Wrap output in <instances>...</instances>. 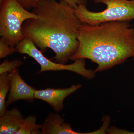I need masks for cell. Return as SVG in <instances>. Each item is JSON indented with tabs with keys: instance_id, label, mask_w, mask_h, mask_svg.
Masks as SVG:
<instances>
[{
	"instance_id": "cell-1",
	"label": "cell",
	"mask_w": 134,
	"mask_h": 134,
	"mask_svg": "<svg viewBox=\"0 0 134 134\" xmlns=\"http://www.w3.org/2000/svg\"><path fill=\"white\" fill-rule=\"evenodd\" d=\"M33 12L37 18L25 21L22 31L42 52L50 48L55 54L52 59L61 64L70 60L78 48V31L82 23L75 9L63 0H41Z\"/></svg>"
},
{
	"instance_id": "cell-2",
	"label": "cell",
	"mask_w": 134,
	"mask_h": 134,
	"mask_svg": "<svg viewBox=\"0 0 134 134\" xmlns=\"http://www.w3.org/2000/svg\"><path fill=\"white\" fill-rule=\"evenodd\" d=\"M79 45L70 60L87 59L98 65L95 73L107 70L134 57V27L127 21L91 25L82 23Z\"/></svg>"
},
{
	"instance_id": "cell-3",
	"label": "cell",
	"mask_w": 134,
	"mask_h": 134,
	"mask_svg": "<svg viewBox=\"0 0 134 134\" xmlns=\"http://www.w3.org/2000/svg\"><path fill=\"white\" fill-rule=\"evenodd\" d=\"M0 8V35L9 45L15 47L25 38L22 31L24 23L37 16L24 8L17 0H6Z\"/></svg>"
},
{
	"instance_id": "cell-4",
	"label": "cell",
	"mask_w": 134,
	"mask_h": 134,
	"mask_svg": "<svg viewBox=\"0 0 134 134\" xmlns=\"http://www.w3.org/2000/svg\"><path fill=\"white\" fill-rule=\"evenodd\" d=\"M103 3L105 9L99 12L91 11L86 5H79L75 9L77 17L82 23L91 25L111 21L130 22L134 19V0H95Z\"/></svg>"
},
{
	"instance_id": "cell-5",
	"label": "cell",
	"mask_w": 134,
	"mask_h": 134,
	"mask_svg": "<svg viewBox=\"0 0 134 134\" xmlns=\"http://www.w3.org/2000/svg\"><path fill=\"white\" fill-rule=\"evenodd\" d=\"M16 52L21 54H26L33 58L40 65L41 68L38 73L48 71L69 70L81 75L88 79L95 77L94 71L87 69L85 67V59L75 60L70 65L61 64L48 59L41 50H39L33 42L29 38L24 39L15 46Z\"/></svg>"
},
{
	"instance_id": "cell-6",
	"label": "cell",
	"mask_w": 134,
	"mask_h": 134,
	"mask_svg": "<svg viewBox=\"0 0 134 134\" xmlns=\"http://www.w3.org/2000/svg\"><path fill=\"white\" fill-rule=\"evenodd\" d=\"M9 74L10 88L9 94L6 101L7 106L18 100L33 101L35 99L36 89L24 81L18 69Z\"/></svg>"
},
{
	"instance_id": "cell-7",
	"label": "cell",
	"mask_w": 134,
	"mask_h": 134,
	"mask_svg": "<svg viewBox=\"0 0 134 134\" xmlns=\"http://www.w3.org/2000/svg\"><path fill=\"white\" fill-rule=\"evenodd\" d=\"M81 87V85L77 84L67 88H48L43 90H36L34 96L35 98L46 102L55 111L59 112L64 108L63 101L65 99Z\"/></svg>"
},
{
	"instance_id": "cell-8",
	"label": "cell",
	"mask_w": 134,
	"mask_h": 134,
	"mask_svg": "<svg viewBox=\"0 0 134 134\" xmlns=\"http://www.w3.org/2000/svg\"><path fill=\"white\" fill-rule=\"evenodd\" d=\"M76 132L70 124L65 122L60 115L56 113L50 114L42 125L41 134H86Z\"/></svg>"
},
{
	"instance_id": "cell-9",
	"label": "cell",
	"mask_w": 134,
	"mask_h": 134,
	"mask_svg": "<svg viewBox=\"0 0 134 134\" xmlns=\"http://www.w3.org/2000/svg\"><path fill=\"white\" fill-rule=\"evenodd\" d=\"M24 119L23 115L17 108L6 111L0 117V134H15Z\"/></svg>"
},
{
	"instance_id": "cell-10",
	"label": "cell",
	"mask_w": 134,
	"mask_h": 134,
	"mask_svg": "<svg viewBox=\"0 0 134 134\" xmlns=\"http://www.w3.org/2000/svg\"><path fill=\"white\" fill-rule=\"evenodd\" d=\"M37 117L30 115L24 118L18 131L15 134H41L42 125L36 123Z\"/></svg>"
},
{
	"instance_id": "cell-11",
	"label": "cell",
	"mask_w": 134,
	"mask_h": 134,
	"mask_svg": "<svg viewBox=\"0 0 134 134\" xmlns=\"http://www.w3.org/2000/svg\"><path fill=\"white\" fill-rule=\"evenodd\" d=\"M10 88V74L5 73L0 75V116L7 110L6 98Z\"/></svg>"
},
{
	"instance_id": "cell-12",
	"label": "cell",
	"mask_w": 134,
	"mask_h": 134,
	"mask_svg": "<svg viewBox=\"0 0 134 134\" xmlns=\"http://www.w3.org/2000/svg\"><path fill=\"white\" fill-rule=\"evenodd\" d=\"M19 3L27 10L35 8L41 0H17ZM74 9L80 5H86V0H63Z\"/></svg>"
},
{
	"instance_id": "cell-13",
	"label": "cell",
	"mask_w": 134,
	"mask_h": 134,
	"mask_svg": "<svg viewBox=\"0 0 134 134\" xmlns=\"http://www.w3.org/2000/svg\"><path fill=\"white\" fill-rule=\"evenodd\" d=\"M23 64V62L20 60L9 61L7 59L5 60L0 65V75L5 73H11Z\"/></svg>"
},
{
	"instance_id": "cell-14",
	"label": "cell",
	"mask_w": 134,
	"mask_h": 134,
	"mask_svg": "<svg viewBox=\"0 0 134 134\" xmlns=\"http://www.w3.org/2000/svg\"><path fill=\"white\" fill-rule=\"evenodd\" d=\"M16 52L15 47L9 45L2 37L0 39V58L2 59Z\"/></svg>"
},
{
	"instance_id": "cell-15",
	"label": "cell",
	"mask_w": 134,
	"mask_h": 134,
	"mask_svg": "<svg viewBox=\"0 0 134 134\" xmlns=\"http://www.w3.org/2000/svg\"><path fill=\"white\" fill-rule=\"evenodd\" d=\"M6 1V0H0V6H1Z\"/></svg>"
}]
</instances>
